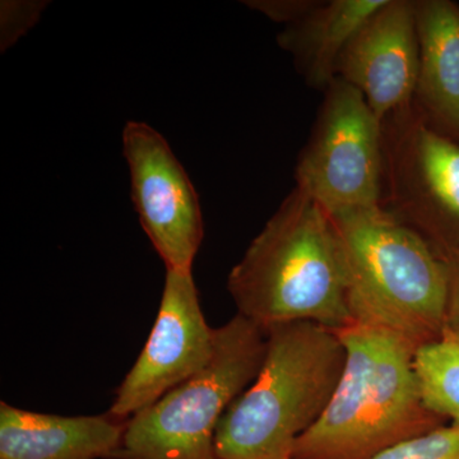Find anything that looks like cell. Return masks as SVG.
I'll use <instances>...</instances> for the list:
<instances>
[{
    "mask_svg": "<svg viewBox=\"0 0 459 459\" xmlns=\"http://www.w3.org/2000/svg\"><path fill=\"white\" fill-rule=\"evenodd\" d=\"M228 287L238 314L264 331L291 322L340 331L353 323L336 226L298 186L230 272Z\"/></svg>",
    "mask_w": 459,
    "mask_h": 459,
    "instance_id": "cell-1",
    "label": "cell"
},
{
    "mask_svg": "<svg viewBox=\"0 0 459 459\" xmlns=\"http://www.w3.org/2000/svg\"><path fill=\"white\" fill-rule=\"evenodd\" d=\"M346 364L327 409L295 443L291 459H370L444 427L422 403L413 370L416 347L377 325L336 331Z\"/></svg>",
    "mask_w": 459,
    "mask_h": 459,
    "instance_id": "cell-2",
    "label": "cell"
},
{
    "mask_svg": "<svg viewBox=\"0 0 459 459\" xmlns=\"http://www.w3.org/2000/svg\"><path fill=\"white\" fill-rule=\"evenodd\" d=\"M258 376L222 416L219 459H291L295 443L327 409L346 364L336 331L313 322L265 329Z\"/></svg>",
    "mask_w": 459,
    "mask_h": 459,
    "instance_id": "cell-3",
    "label": "cell"
},
{
    "mask_svg": "<svg viewBox=\"0 0 459 459\" xmlns=\"http://www.w3.org/2000/svg\"><path fill=\"white\" fill-rule=\"evenodd\" d=\"M331 217L349 271L353 323L389 329L416 349L442 338L448 299L444 256L380 205Z\"/></svg>",
    "mask_w": 459,
    "mask_h": 459,
    "instance_id": "cell-4",
    "label": "cell"
},
{
    "mask_svg": "<svg viewBox=\"0 0 459 459\" xmlns=\"http://www.w3.org/2000/svg\"><path fill=\"white\" fill-rule=\"evenodd\" d=\"M264 329L241 314L216 329L210 362L126 422L111 459H219L217 427L261 369Z\"/></svg>",
    "mask_w": 459,
    "mask_h": 459,
    "instance_id": "cell-5",
    "label": "cell"
},
{
    "mask_svg": "<svg viewBox=\"0 0 459 459\" xmlns=\"http://www.w3.org/2000/svg\"><path fill=\"white\" fill-rule=\"evenodd\" d=\"M380 207L440 255L459 249V143L429 126L413 102L383 122Z\"/></svg>",
    "mask_w": 459,
    "mask_h": 459,
    "instance_id": "cell-6",
    "label": "cell"
},
{
    "mask_svg": "<svg viewBox=\"0 0 459 459\" xmlns=\"http://www.w3.org/2000/svg\"><path fill=\"white\" fill-rule=\"evenodd\" d=\"M296 186L331 216L380 205L383 124L360 91L341 78L325 91L318 119L296 166Z\"/></svg>",
    "mask_w": 459,
    "mask_h": 459,
    "instance_id": "cell-7",
    "label": "cell"
},
{
    "mask_svg": "<svg viewBox=\"0 0 459 459\" xmlns=\"http://www.w3.org/2000/svg\"><path fill=\"white\" fill-rule=\"evenodd\" d=\"M123 152L133 204L157 255L166 270L192 271L204 240V217L183 165L165 138L146 123H126Z\"/></svg>",
    "mask_w": 459,
    "mask_h": 459,
    "instance_id": "cell-8",
    "label": "cell"
},
{
    "mask_svg": "<svg viewBox=\"0 0 459 459\" xmlns=\"http://www.w3.org/2000/svg\"><path fill=\"white\" fill-rule=\"evenodd\" d=\"M216 329L205 322L192 271L166 270L164 294L146 346L108 413L131 419L199 373L212 359Z\"/></svg>",
    "mask_w": 459,
    "mask_h": 459,
    "instance_id": "cell-9",
    "label": "cell"
},
{
    "mask_svg": "<svg viewBox=\"0 0 459 459\" xmlns=\"http://www.w3.org/2000/svg\"><path fill=\"white\" fill-rule=\"evenodd\" d=\"M420 47L413 0H386L360 27L337 65V78L360 91L383 124L412 104Z\"/></svg>",
    "mask_w": 459,
    "mask_h": 459,
    "instance_id": "cell-10",
    "label": "cell"
},
{
    "mask_svg": "<svg viewBox=\"0 0 459 459\" xmlns=\"http://www.w3.org/2000/svg\"><path fill=\"white\" fill-rule=\"evenodd\" d=\"M126 430L110 413L59 416L0 403V459L111 458Z\"/></svg>",
    "mask_w": 459,
    "mask_h": 459,
    "instance_id": "cell-11",
    "label": "cell"
},
{
    "mask_svg": "<svg viewBox=\"0 0 459 459\" xmlns=\"http://www.w3.org/2000/svg\"><path fill=\"white\" fill-rule=\"evenodd\" d=\"M420 65L413 104L429 126L459 143V4L415 0Z\"/></svg>",
    "mask_w": 459,
    "mask_h": 459,
    "instance_id": "cell-12",
    "label": "cell"
},
{
    "mask_svg": "<svg viewBox=\"0 0 459 459\" xmlns=\"http://www.w3.org/2000/svg\"><path fill=\"white\" fill-rule=\"evenodd\" d=\"M386 0L316 2L277 36L281 49L312 89L325 92L337 78V65L355 33Z\"/></svg>",
    "mask_w": 459,
    "mask_h": 459,
    "instance_id": "cell-13",
    "label": "cell"
},
{
    "mask_svg": "<svg viewBox=\"0 0 459 459\" xmlns=\"http://www.w3.org/2000/svg\"><path fill=\"white\" fill-rule=\"evenodd\" d=\"M413 370L422 403L434 415L459 425V342L451 332L421 344L413 356Z\"/></svg>",
    "mask_w": 459,
    "mask_h": 459,
    "instance_id": "cell-14",
    "label": "cell"
},
{
    "mask_svg": "<svg viewBox=\"0 0 459 459\" xmlns=\"http://www.w3.org/2000/svg\"><path fill=\"white\" fill-rule=\"evenodd\" d=\"M370 459H459V425L404 440Z\"/></svg>",
    "mask_w": 459,
    "mask_h": 459,
    "instance_id": "cell-15",
    "label": "cell"
},
{
    "mask_svg": "<svg viewBox=\"0 0 459 459\" xmlns=\"http://www.w3.org/2000/svg\"><path fill=\"white\" fill-rule=\"evenodd\" d=\"M45 2H2L0 25H2V50H7L36 25Z\"/></svg>",
    "mask_w": 459,
    "mask_h": 459,
    "instance_id": "cell-16",
    "label": "cell"
},
{
    "mask_svg": "<svg viewBox=\"0 0 459 459\" xmlns=\"http://www.w3.org/2000/svg\"><path fill=\"white\" fill-rule=\"evenodd\" d=\"M247 7L261 12L277 23L283 26L294 22L316 4V0H250L244 2Z\"/></svg>",
    "mask_w": 459,
    "mask_h": 459,
    "instance_id": "cell-17",
    "label": "cell"
},
{
    "mask_svg": "<svg viewBox=\"0 0 459 459\" xmlns=\"http://www.w3.org/2000/svg\"><path fill=\"white\" fill-rule=\"evenodd\" d=\"M448 265V299H446V327L459 333V249L444 255Z\"/></svg>",
    "mask_w": 459,
    "mask_h": 459,
    "instance_id": "cell-18",
    "label": "cell"
},
{
    "mask_svg": "<svg viewBox=\"0 0 459 459\" xmlns=\"http://www.w3.org/2000/svg\"><path fill=\"white\" fill-rule=\"evenodd\" d=\"M448 332H449V331H448ZM451 333H452V332H451ZM452 334H453V336H455V338H457L458 342H459V333H452Z\"/></svg>",
    "mask_w": 459,
    "mask_h": 459,
    "instance_id": "cell-19",
    "label": "cell"
}]
</instances>
